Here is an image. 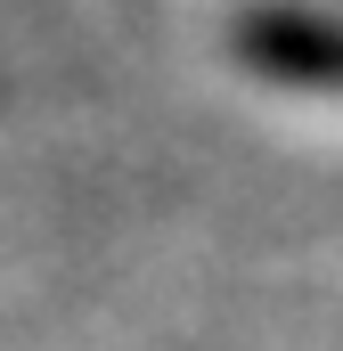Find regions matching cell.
I'll return each instance as SVG.
<instances>
[{"label":"cell","mask_w":343,"mask_h":351,"mask_svg":"<svg viewBox=\"0 0 343 351\" xmlns=\"http://www.w3.org/2000/svg\"><path fill=\"white\" fill-rule=\"evenodd\" d=\"M237 58L294 90H343V16L303 0H261L237 16Z\"/></svg>","instance_id":"6da1fadb"}]
</instances>
